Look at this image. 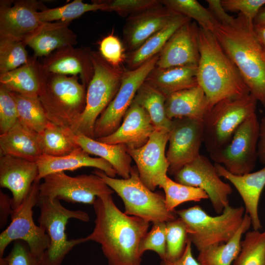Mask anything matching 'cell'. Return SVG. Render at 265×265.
Wrapping results in <instances>:
<instances>
[{"mask_svg":"<svg viewBox=\"0 0 265 265\" xmlns=\"http://www.w3.org/2000/svg\"><path fill=\"white\" fill-rule=\"evenodd\" d=\"M93 206L95 226L84 237L85 242L100 244L108 265H141L139 246L148 232L150 222L121 211L112 194L98 197Z\"/></svg>","mask_w":265,"mask_h":265,"instance_id":"1","label":"cell"},{"mask_svg":"<svg viewBox=\"0 0 265 265\" xmlns=\"http://www.w3.org/2000/svg\"><path fill=\"white\" fill-rule=\"evenodd\" d=\"M75 134L71 129L57 126L49 121L44 130L38 133L42 154L61 157L71 153L80 147L74 140Z\"/></svg>","mask_w":265,"mask_h":265,"instance_id":"33","label":"cell"},{"mask_svg":"<svg viewBox=\"0 0 265 265\" xmlns=\"http://www.w3.org/2000/svg\"><path fill=\"white\" fill-rule=\"evenodd\" d=\"M174 178L177 183L203 190L217 214L229 205V196L233 192L231 186L222 181L214 164L203 155L185 165Z\"/></svg>","mask_w":265,"mask_h":265,"instance_id":"14","label":"cell"},{"mask_svg":"<svg viewBox=\"0 0 265 265\" xmlns=\"http://www.w3.org/2000/svg\"><path fill=\"white\" fill-rule=\"evenodd\" d=\"M214 165L219 176L229 181L239 194L253 230L261 229L262 225L258 208L261 193L265 186V165L256 172L240 175L231 173L220 164L215 163Z\"/></svg>","mask_w":265,"mask_h":265,"instance_id":"23","label":"cell"},{"mask_svg":"<svg viewBox=\"0 0 265 265\" xmlns=\"http://www.w3.org/2000/svg\"><path fill=\"white\" fill-rule=\"evenodd\" d=\"M206 1L208 9L220 24L232 25L234 23L236 18L227 14L220 0H207Z\"/></svg>","mask_w":265,"mask_h":265,"instance_id":"48","label":"cell"},{"mask_svg":"<svg viewBox=\"0 0 265 265\" xmlns=\"http://www.w3.org/2000/svg\"><path fill=\"white\" fill-rule=\"evenodd\" d=\"M190 20L184 16L177 14L167 25L151 36L138 48L127 53V69H136L159 54L172 34Z\"/></svg>","mask_w":265,"mask_h":265,"instance_id":"30","label":"cell"},{"mask_svg":"<svg viewBox=\"0 0 265 265\" xmlns=\"http://www.w3.org/2000/svg\"><path fill=\"white\" fill-rule=\"evenodd\" d=\"M197 70V65L165 68L155 66L145 81L167 98L174 93L198 85Z\"/></svg>","mask_w":265,"mask_h":265,"instance_id":"28","label":"cell"},{"mask_svg":"<svg viewBox=\"0 0 265 265\" xmlns=\"http://www.w3.org/2000/svg\"><path fill=\"white\" fill-rule=\"evenodd\" d=\"M0 85L11 92L38 97L41 85L40 62L36 58L31 57L27 63L0 74Z\"/></svg>","mask_w":265,"mask_h":265,"instance_id":"31","label":"cell"},{"mask_svg":"<svg viewBox=\"0 0 265 265\" xmlns=\"http://www.w3.org/2000/svg\"><path fill=\"white\" fill-rule=\"evenodd\" d=\"M165 108L170 120L181 118L203 120L211 109L206 96L199 85L168 96Z\"/></svg>","mask_w":265,"mask_h":265,"instance_id":"26","label":"cell"},{"mask_svg":"<svg viewBox=\"0 0 265 265\" xmlns=\"http://www.w3.org/2000/svg\"><path fill=\"white\" fill-rule=\"evenodd\" d=\"M99 50L103 57L114 67H122V63L126 61L127 53L123 42L112 33L101 41Z\"/></svg>","mask_w":265,"mask_h":265,"instance_id":"45","label":"cell"},{"mask_svg":"<svg viewBox=\"0 0 265 265\" xmlns=\"http://www.w3.org/2000/svg\"><path fill=\"white\" fill-rule=\"evenodd\" d=\"M154 130L147 111L133 101L118 129L111 134L96 140L109 144H123L128 148H138L147 142Z\"/></svg>","mask_w":265,"mask_h":265,"instance_id":"22","label":"cell"},{"mask_svg":"<svg viewBox=\"0 0 265 265\" xmlns=\"http://www.w3.org/2000/svg\"><path fill=\"white\" fill-rule=\"evenodd\" d=\"M24 41L0 37V74L15 69L27 63L29 57Z\"/></svg>","mask_w":265,"mask_h":265,"instance_id":"40","label":"cell"},{"mask_svg":"<svg viewBox=\"0 0 265 265\" xmlns=\"http://www.w3.org/2000/svg\"><path fill=\"white\" fill-rule=\"evenodd\" d=\"M253 25L265 26V7H263L259 10L254 20Z\"/></svg>","mask_w":265,"mask_h":265,"instance_id":"53","label":"cell"},{"mask_svg":"<svg viewBox=\"0 0 265 265\" xmlns=\"http://www.w3.org/2000/svg\"><path fill=\"white\" fill-rule=\"evenodd\" d=\"M258 159L265 165V117L260 123V133L258 143Z\"/></svg>","mask_w":265,"mask_h":265,"instance_id":"51","label":"cell"},{"mask_svg":"<svg viewBox=\"0 0 265 265\" xmlns=\"http://www.w3.org/2000/svg\"><path fill=\"white\" fill-rule=\"evenodd\" d=\"M162 4L174 13L193 19L202 28L213 32L219 23L208 8L196 0H161Z\"/></svg>","mask_w":265,"mask_h":265,"instance_id":"37","label":"cell"},{"mask_svg":"<svg viewBox=\"0 0 265 265\" xmlns=\"http://www.w3.org/2000/svg\"><path fill=\"white\" fill-rule=\"evenodd\" d=\"M169 131L155 129L147 142L138 148L127 147L129 154L136 163L142 183L154 191L164 182L169 168L165 148Z\"/></svg>","mask_w":265,"mask_h":265,"instance_id":"16","label":"cell"},{"mask_svg":"<svg viewBox=\"0 0 265 265\" xmlns=\"http://www.w3.org/2000/svg\"></svg>","mask_w":265,"mask_h":265,"instance_id":"54","label":"cell"},{"mask_svg":"<svg viewBox=\"0 0 265 265\" xmlns=\"http://www.w3.org/2000/svg\"><path fill=\"white\" fill-rule=\"evenodd\" d=\"M18 120L15 99L10 91L0 85V134L6 132Z\"/></svg>","mask_w":265,"mask_h":265,"instance_id":"44","label":"cell"},{"mask_svg":"<svg viewBox=\"0 0 265 265\" xmlns=\"http://www.w3.org/2000/svg\"><path fill=\"white\" fill-rule=\"evenodd\" d=\"M254 31L265 54V26H254Z\"/></svg>","mask_w":265,"mask_h":265,"instance_id":"52","label":"cell"},{"mask_svg":"<svg viewBox=\"0 0 265 265\" xmlns=\"http://www.w3.org/2000/svg\"><path fill=\"white\" fill-rule=\"evenodd\" d=\"M107 7V11L116 12L128 17L162 4L161 0H103Z\"/></svg>","mask_w":265,"mask_h":265,"instance_id":"43","label":"cell"},{"mask_svg":"<svg viewBox=\"0 0 265 265\" xmlns=\"http://www.w3.org/2000/svg\"><path fill=\"white\" fill-rule=\"evenodd\" d=\"M159 187L164 190L166 207L170 212L175 211V209L183 203L209 199L202 189L177 183L168 176Z\"/></svg>","mask_w":265,"mask_h":265,"instance_id":"39","label":"cell"},{"mask_svg":"<svg viewBox=\"0 0 265 265\" xmlns=\"http://www.w3.org/2000/svg\"><path fill=\"white\" fill-rule=\"evenodd\" d=\"M198 46L197 80L211 108L224 99L250 93L237 67L214 35L200 26Z\"/></svg>","mask_w":265,"mask_h":265,"instance_id":"3","label":"cell"},{"mask_svg":"<svg viewBox=\"0 0 265 265\" xmlns=\"http://www.w3.org/2000/svg\"><path fill=\"white\" fill-rule=\"evenodd\" d=\"M232 265H265V231H247Z\"/></svg>","mask_w":265,"mask_h":265,"instance_id":"38","label":"cell"},{"mask_svg":"<svg viewBox=\"0 0 265 265\" xmlns=\"http://www.w3.org/2000/svg\"><path fill=\"white\" fill-rule=\"evenodd\" d=\"M40 181H35L21 204L13 210L11 222L0 234V258L7 246L12 241L25 242L33 254L42 259L48 248L50 239L45 231L34 222L33 208L39 199Z\"/></svg>","mask_w":265,"mask_h":265,"instance_id":"10","label":"cell"},{"mask_svg":"<svg viewBox=\"0 0 265 265\" xmlns=\"http://www.w3.org/2000/svg\"><path fill=\"white\" fill-rule=\"evenodd\" d=\"M251 226V219L245 213L241 226L229 241L209 246L199 251L197 258L199 265H232L240 252L242 236Z\"/></svg>","mask_w":265,"mask_h":265,"instance_id":"32","label":"cell"},{"mask_svg":"<svg viewBox=\"0 0 265 265\" xmlns=\"http://www.w3.org/2000/svg\"><path fill=\"white\" fill-rule=\"evenodd\" d=\"M169 146L166 156L169 163L168 173L174 176L200 154L203 142V120L188 118L172 120Z\"/></svg>","mask_w":265,"mask_h":265,"instance_id":"15","label":"cell"},{"mask_svg":"<svg viewBox=\"0 0 265 265\" xmlns=\"http://www.w3.org/2000/svg\"><path fill=\"white\" fill-rule=\"evenodd\" d=\"M38 176L36 162L9 155L0 156V186L11 192L13 210L21 204Z\"/></svg>","mask_w":265,"mask_h":265,"instance_id":"20","label":"cell"},{"mask_svg":"<svg viewBox=\"0 0 265 265\" xmlns=\"http://www.w3.org/2000/svg\"><path fill=\"white\" fill-rule=\"evenodd\" d=\"M11 93L16 103L19 121L37 133L43 131L49 121L38 97L26 96L13 92Z\"/></svg>","mask_w":265,"mask_h":265,"instance_id":"35","label":"cell"},{"mask_svg":"<svg viewBox=\"0 0 265 265\" xmlns=\"http://www.w3.org/2000/svg\"><path fill=\"white\" fill-rule=\"evenodd\" d=\"M191 245L188 238L184 252L179 259L173 262L161 260L159 265H200L193 256Z\"/></svg>","mask_w":265,"mask_h":265,"instance_id":"49","label":"cell"},{"mask_svg":"<svg viewBox=\"0 0 265 265\" xmlns=\"http://www.w3.org/2000/svg\"><path fill=\"white\" fill-rule=\"evenodd\" d=\"M42 154L38 133L19 120L6 132L0 134V156L9 155L36 162Z\"/></svg>","mask_w":265,"mask_h":265,"instance_id":"27","label":"cell"},{"mask_svg":"<svg viewBox=\"0 0 265 265\" xmlns=\"http://www.w3.org/2000/svg\"><path fill=\"white\" fill-rule=\"evenodd\" d=\"M39 186L40 197L56 198L72 203L93 205L98 197L114 191L99 176L92 174L72 177L65 172L49 174Z\"/></svg>","mask_w":265,"mask_h":265,"instance_id":"12","label":"cell"},{"mask_svg":"<svg viewBox=\"0 0 265 265\" xmlns=\"http://www.w3.org/2000/svg\"><path fill=\"white\" fill-rule=\"evenodd\" d=\"M178 14L161 4L128 17L123 29V44L129 53L167 25Z\"/></svg>","mask_w":265,"mask_h":265,"instance_id":"19","label":"cell"},{"mask_svg":"<svg viewBox=\"0 0 265 265\" xmlns=\"http://www.w3.org/2000/svg\"><path fill=\"white\" fill-rule=\"evenodd\" d=\"M91 51L88 48L63 47L45 57L41 65L48 73L79 76L81 82L87 87L94 74Z\"/></svg>","mask_w":265,"mask_h":265,"instance_id":"21","label":"cell"},{"mask_svg":"<svg viewBox=\"0 0 265 265\" xmlns=\"http://www.w3.org/2000/svg\"><path fill=\"white\" fill-rule=\"evenodd\" d=\"M38 168L37 181L47 175L67 170L73 171L85 167H95L106 175L115 178L117 173L113 167L101 158H93L80 147L71 153L61 157L42 154L36 161Z\"/></svg>","mask_w":265,"mask_h":265,"instance_id":"24","label":"cell"},{"mask_svg":"<svg viewBox=\"0 0 265 265\" xmlns=\"http://www.w3.org/2000/svg\"><path fill=\"white\" fill-rule=\"evenodd\" d=\"M221 2L226 11L238 12L253 24L259 10L265 4V0H221Z\"/></svg>","mask_w":265,"mask_h":265,"instance_id":"47","label":"cell"},{"mask_svg":"<svg viewBox=\"0 0 265 265\" xmlns=\"http://www.w3.org/2000/svg\"><path fill=\"white\" fill-rule=\"evenodd\" d=\"M151 230L147 232L141 239L139 246L140 256L147 250L157 253L161 260H164L166 256V222L153 223Z\"/></svg>","mask_w":265,"mask_h":265,"instance_id":"42","label":"cell"},{"mask_svg":"<svg viewBox=\"0 0 265 265\" xmlns=\"http://www.w3.org/2000/svg\"><path fill=\"white\" fill-rule=\"evenodd\" d=\"M159 56L156 55L136 69H125L116 95L96 121L95 139L109 135L118 129L138 88L156 66Z\"/></svg>","mask_w":265,"mask_h":265,"instance_id":"13","label":"cell"},{"mask_svg":"<svg viewBox=\"0 0 265 265\" xmlns=\"http://www.w3.org/2000/svg\"><path fill=\"white\" fill-rule=\"evenodd\" d=\"M90 59L94 74L87 87L85 107L71 130L94 139L96 121L116 95L125 68L111 65L98 52L91 51Z\"/></svg>","mask_w":265,"mask_h":265,"instance_id":"5","label":"cell"},{"mask_svg":"<svg viewBox=\"0 0 265 265\" xmlns=\"http://www.w3.org/2000/svg\"><path fill=\"white\" fill-rule=\"evenodd\" d=\"M187 238L186 226L181 218L167 222L164 260L173 262L179 259L184 252Z\"/></svg>","mask_w":265,"mask_h":265,"instance_id":"41","label":"cell"},{"mask_svg":"<svg viewBox=\"0 0 265 265\" xmlns=\"http://www.w3.org/2000/svg\"><path fill=\"white\" fill-rule=\"evenodd\" d=\"M166 99L163 94L144 81L138 88L133 101L145 109L155 129L169 131L172 120L166 114Z\"/></svg>","mask_w":265,"mask_h":265,"instance_id":"34","label":"cell"},{"mask_svg":"<svg viewBox=\"0 0 265 265\" xmlns=\"http://www.w3.org/2000/svg\"><path fill=\"white\" fill-rule=\"evenodd\" d=\"M93 173L100 177L122 199L124 212L153 223L173 220L177 218L176 211L170 212L166 207L165 197L149 189L139 178L136 166H132L128 179H116L97 169Z\"/></svg>","mask_w":265,"mask_h":265,"instance_id":"7","label":"cell"},{"mask_svg":"<svg viewBox=\"0 0 265 265\" xmlns=\"http://www.w3.org/2000/svg\"><path fill=\"white\" fill-rule=\"evenodd\" d=\"M212 33L237 67L250 93L265 107V54L253 24L239 13L234 24L218 23Z\"/></svg>","mask_w":265,"mask_h":265,"instance_id":"2","label":"cell"},{"mask_svg":"<svg viewBox=\"0 0 265 265\" xmlns=\"http://www.w3.org/2000/svg\"><path fill=\"white\" fill-rule=\"evenodd\" d=\"M13 211L12 198L1 190L0 191V227L3 228L7 223L8 218Z\"/></svg>","mask_w":265,"mask_h":265,"instance_id":"50","label":"cell"},{"mask_svg":"<svg viewBox=\"0 0 265 265\" xmlns=\"http://www.w3.org/2000/svg\"><path fill=\"white\" fill-rule=\"evenodd\" d=\"M0 265H41V263L25 242L18 240L8 254L0 258Z\"/></svg>","mask_w":265,"mask_h":265,"instance_id":"46","label":"cell"},{"mask_svg":"<svg viewBox=\"0 0 265 265\" xmlns=\"http://www.w3.org/2000/svg\"><path fill=\"white\" fill-rule=\"evenodd\" d=\"M46 8L36 0H0V37L25 42L42 24L38 13Z\"/></svg>","mask_w":265,"mask_h":265,"instance_id":"17","label":"cell"},{"mask_svg":"<svg viewBox=\"0 0 265 265\" xmlns=\"http://www.w3.org/2000/svg\"><path fill=\"white\" fill-rule=\"evenodd\" d=\"M40 103L48 121L71 129L83 112L86 87L79 77L48 73L40 62Z\"/></svg>","mask_w":265,"mask_h":265,"instance_id":"4","label":"cell"},{"mask_svg":"<svg viewBox=\"0 0 265 265\" xmlns=\"http://www.w3.org/2000/svg\"><path fill=\"white\" fill-rule=\"evenodd\" d=\"M74 138L78 145L89 155L99 156L107 161L122 179L130 177L132 159L126 145L101 142L80 133H75Z\"/></svg>","mask_w":265,"mask_h":265,"instance_id":"29","label":"cell"},{"mask_svg":"<svg viewBox=\"0 0 265 265\" xmlns=\"http://www.w3.org/2000/svg\"><path fill=\"white\" fill-rule=\"evenodd\" d=\"M97 10L107 11V7L103 0H95L92 3L75 0L63 6L53 8H46L38 13L41 23L55 21L71 22L86 12Z\"/></svg>","mask_w":265,"mask_h":265,"instance_id":"36","label":"cell"},{"mask_svg":"<svg viewBox=\"0 0 265 265\" xmlns=\"http://www.w3.org/2000/svg\"><path fill=\"white\" fill-rule=\"evenodd\" d=\"M39 226L47 234L49 245L41 260V265H61L65 257L76 245L85 242L84 238L68 239L66 225L70 219L88 222L89 216L81 210H69L56 198L40 197Z\"/></svg>","mask_w":265,"mask_h":265,"instance_id":"8","label":"cell"},{"mask_svg":"<svg viewBox=\"0 0 265 265\" xmlns=\"http://www.w3.org/2000/svg\"><path fill=\"white\" fill-rule=\"evenodd\" d=\"M259 133L260 122L255 113L238 126L225 147L210 153L211 158L232 174L251 172L258 159Z\"/></svg>","mask_w":265,"mask_h":265,"instance_id":"11","label":"cell"},{"mask_svg":"<svg viewBox=\"0 0 265 265\" xmlns=\"http://www.w3.org/2000/svg\"><path fill=\"white\" fill-rule=\"evenodd\" d=\"M244 212L243 207L230 205L216 216L209 214L197 205L176 211L186 224L188 238L199 252L229 241L241 226Z\"/></svg>","mask_w":265,"mask_h":265,"instance_id":"6","label":"cell"},{"mask_svg":"<svg viewBox=\"0 0 265 265\" xmlns=\"http://www.w3.org/2000/svg\"><path fill=\"white\" fill-rule=\"evenodd\" d=\"M257 101L250 94L224 99L203 119V143L210 153L225 147L238 126L256 113Z\"/></svg>","mask_w":265,"mask_h":265,"instance_id":"9","label":"cell"},{"mask_svg":"<svg viewBox=\"0 0 265 265\" xmlns=\"http://www.w3.org/2000/svg\"><path fill=\"white\" fill-rule=\"evenodd\" d=\"M71 22L42 23L24 42L34 52V57H46L63 47L77 44V36L69 27Z\"/></svg>","mask_w":265,"mask_h":265,"instance_id":"25","label":"cell"},{"mask_svg":"<svg viewBox=\"0 0 265 265\" xmlns=\"http://www.w3.org/2000/svg\"><path fill=\"white\" fill-rule=\"evenodd\" d=\"M199 28L196 23L191 20L179 27L159 53L156 66L165 68L197 65L200 58Z\"/></svg>","mask_w":265,"mask_h":265,"instance_id":"18","label":"cell"}]
</instances>
